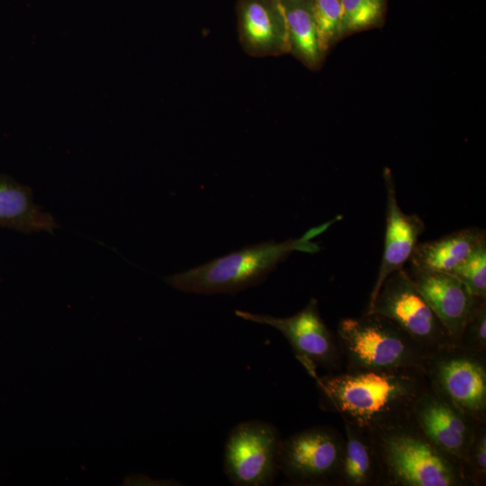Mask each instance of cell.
<instances>
[{
    "mask_svg": "<svg viewBox=\"0 0 486 486\" xmlns=\"http://www.w3.org/2000/svg\"><path fill=\"white\" fill-rule=\"evenodd\" d=\"M315 381L324 410L367 432L409 418L413 402L428 387L418 368L345 370Z\"/></svg>",
    "mask_w": 486,
    "mask_h": 486,
    "instance_id": "obj_1",
    "label": "cell"
},
{
    "mask_svg": "<svg viewBox=\"0 0 486 486\" xmlns=\"http://www.w3.org/2000/svg\"><path fill=\"white\" fill-rule=\"evenodd\" d=\"M333 223L310 229L302 237L247 246L182 273L165 277L170 286L190 293H236L262 283L292 253L319 251L313 238Z\"/></svg>",
    "mask_w": 486,
    "mask_h": 486,
    "instance_id": "obj_2",
    "label": "cell"
},
{
    "mask_svg": "<svg viewBox=\"0 0 486 486\" xmlns=\"http://www.w3.org/2000/svg\"><path fill=\"white\" fill-rule=\"evenodd\" d=\"M381 486H467L462 464L434 445L410 417L369 432Z\"/></svg>",
    "mask_w": 486,
    "mask_h": 486,
    "instance_id": "obj_3",
    "label": "cell"
},
{
    "mask_svg": "<svg viewBox=\"0 0 486 486\" xmlns=\"http://www.w3.org/2000/svg\"><path fill=\"white\" fill-rule=\"evenodd\" d=\"M336 337L348 371L418 368L426 373L432 355L396 323L376 313L341 320Z\"/></svg>",
    "mask_w": 486,
    "mask_h": 486,
    "instance_id": "obj_4",
    "label": "cell"
},
{
    "mask_svg": "<svg viewBox=\"0 0 486 486\" xmlns=\"http://www.w3.org/2000/svg\"><path fill=\"white\" fill-rule=\"evenodd\" d=\"M365 312L391 320L432 354L456 346L404 268L384 280Z\"/></svg>",
    "mask_w": 486,
    "mask_h": 486,
    "instance_id": "obj_5",
    "label": "cell"
},
{
    "mask_svg": "<svg viewBox=\"0 0 486 486\" xmlns=\"http://www.w3.org/2000/svg\"><path fill=\"white\" fill-rule=\"evenodd\" d=\"M425 371L432 390L486 423V356L452 346L432 354Z\"/></svg>",
    "mask_w": 486,
    "mask_h": 486,
    "instance_id": "obj_6",
    "label": "cell"
},
{
    "mask_svg": "<svg viewBox=\"0 0 486 486\" xmlns=\"http://www.w3.org/2000/svg\"><path fill=\"white\" fill-rule=\"evenodd\" d=\"M235 314L281 332L290 343L296 358L314 379L318 376L319 368L329 374L341 370L344 362L337 337L322 320L316 299H310L302 310L286 318L239 310Z\"/></svg>",
    "mask_w": 486,
    "mask_h": 486,
    "instance_id": "obj_7",
    "label": "cell"
},
{
    "mask_svg": "<svg viewBox=\"0 0 486 486\" xmlns=\"http://www.w3.org/2000/svg\"><path fill=\"white\" fill-rule=\"evenodd\" d=\"M281 442L279 431L271 423L252 419L235 426L224 449L228 479L238 486L272 484L279 472Z\"/></svg>",
    "mask_w": 486,
    "mask_h": 486,
    "instance_id": "obj_8",
    "label": "cell"
},
{
    "mask_svg": "<svg viewBox=\"0 0 486 486\" xmlns=\"http://www.w3.org/2000/svg\"><path fill=\"white\" fill-rule=\"evenodd\" d=\"M344 436L329 426H314L282 440L279 472L298 485H335Z\"/></svg>",
    "mask_w": 486,
    "mask_h": 486,
    "instance_id": "obj_9",
    "label": "cell"
},
{
    "mask_svg": "<svg viewBox=\"0 0 486 486\" xmlns=\"http://www.w3.org/2000/svg\"><path fill=\"white\" fill-rule=\"evenodd\" d=\"M410 417L434 445L462 466L478 428L484 424L462 412L429 386L413 402Z\"/></svg>",
    "mask_w": 486,
    "mask_h": 486,
    "instance_id": "obj_10",
    "label": "cell"
},
{
    "mask_svg": "<svg viewBox=\"0 0 486 486\" xmlns=\"http://www.w3.org/2000/svg\"><path fill=\"white\" fill-rule=\"evenodd\" d=\"M382 174L386 190L384 247L367 307L375 299L384 280L392 273L404 268V265L418 243V238L426 229L423 220L418 215L407 214L400 210L392 170L385 167Z\"/></svg>",
    "mask_w": 486,
    "mask_h": 486,
    "instance_id": "obj_11",
    "label": "cell"
},
{
    "mask_svg": "<svg viewBox=\"0 0 486 486\" xmlns=\"http://www.w3.org/2000/svg\"><path fill=\"white\" fill-rule=\"evenodd\" d=\"M237 17L239 40L247 53L256 57L290 53L281 0H238Z\"/></svg>",
    "mask_w": 486,
    "mask_h": 486,
    "instance_id": "obj_12",
    "label": "cell"
},
{
    "mask_svg": "<svg viewBox=\"0 0 486 486\" xmlns=\"http://www.w3.org/2000/svg\"><path fill=\"white\" fill-rule=\"evenodd\" d=\"M417 288L447 329L456 345L465 325L486 300L473 295L467 286L452 274L408 272Z\"/></svg>",
    "mask_w": 486,
    "mask_h": 486,
    "instance_id": "obj_13",
    "label": "cell"
},
{
    "mask_svg": "<svg viewBox=\"0 0 486 486\" xmlns=\"http://www.w3.org/2000/svg\"><path fill=\"white\" fill-rule=\"evenodd\" d=\"M484 241V230L462 229L437 239L418 243L408 262L412 270L451 274Z\"/></svg>",
    "mask_w": 486,
    "mask_h": 486,
    "instance_id": "obj_14",
    "label": "cell"
},
{
    "mask_svg": "<svg viewBox=\"0 0 486 486\" xmlns=\"http://www.w3.org/2000/svg\"><path fill=\"white\" fill-rule=\"evenodd\" d=\"M0 227L24 233H53L58 225L50 213L34 202L30 187L0 175Z\"/></svg>",
    "mask_w": 486,
    "mask_h": 486,
    "instance_id": "obj_15",
    "label": "cell"
},
{
    "mask_svg": "<svg viewBox=\"0 0 486 486\" xmlns=\"http://www.w3.org/2000/svg\"><path fill=\"white\" fill-rule=\"evenodd\" d=\"M344 421L345 442L336 486H381V472L369 432Z\"/></svg>",
    "mask_w": 486,
    "mask_h": 486,
    "instance_id": "obj_16",
    "label": "cell"
},
{
    "mask_svg": "<svg viewBox=\"0 0 486 486\" xmlns=\"http://www.w3.org/2000/svg\"><path fill=\"white\" fill-rule=\"evenodd\" d=\"M287 24L290 53L309 68H318L324 58L313 15L312 0H281Z\"/></svg>",
    "mask_w": 486,
    "mask_h": 486,
    "instance_id": "obj_17",
    "label": "cell"
},
{
    "mask_svg": "<svg viewBox=\"0 0 486 486\" xmlns=\"http://www.w3.org/2000/svg\"><path fill=\"white\" fill-rule=\"evenodd\" d=\"M343 37L382 25L387 0H340Z\"/></svg>",
    "mask_w": 486,
    "mask_h": 486,
    "instance_id": "obj_18",
    "label": "cell"
},
{
    "mask_svg": "<svg viewBox=\"0 0 486 486\" xmlns=\"http://www.w3.org/2000/svg\"><path fill=\"white\" fill-rule=\"evenodd\" d=\"M312 8L320 49L326 54L343 38L340 0H312Z\"/></svg>",
    "mask_w": 486,
    "mask_h": 486,
    "instance_id": "obj_19",
    "label": "cell"
},
{
    "mask_svg": "<svg viewBox=\"0 0 486 486\" xmlns=\"http://www.w3.org/2000/svg\"><path fill=\"white\" fill-rule=\"evenodd\" d=\"M476 297L486 300V241L480 244L451 273Z\"/></svg>",
    "mask_w": 486,
    "mask_h": 486,
    "instance_id": "obj_20",
    "label": "cell"
},
{
    "mask_svg": "<svg viewBox=\"0 0 486 486\" xmlns=\"http://www.w3.org/2000/svg\"><path fill=\"white\" fill-rule=\"evenodd\" d=\"M463 469L469 485L486 484V423L478 428Z\"/></svg>",
    "mask_w": 486,
    "mask_h": 486,
    "instance_id": "obj_21",
    "label": "cell"
},
{
    "mask_svg": "<svg viewBox=\"0 0 486 486\" xmlns=\"http://www.w3.org/2000/svg\"><path fill=\"white\" fill-rule=\"evenodd\" d=\"M458 346L486 356V301L479 305L465 325Z\"/></svg>",
    "mask_w": 486,
    "mask_h": 486,
    "instance_id": "obj_22",
    "label": "cell"
}]
</instances>
